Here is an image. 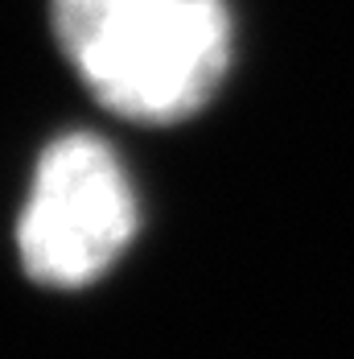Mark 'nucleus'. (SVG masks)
<instances>
[{"mask_svg": "<svg viewBox=\"0 0 354 359\" xmlns=\"http://www.w3.org/2000/svg\"><path fill=\"white\" fill-rule=\"evenodd\" d=\"M50 13L78 79L128 120L194 116L231 67L227 0H54Z\"/></svg>", "mask_w": 354, "mask_h": 359, "instance_id": "f257e3e1", "label": "nucleus"}, {"mask_svg": "<svg viewBox=\"0 0 354 359\" xmlns=\"http://www.w3.org/2000/svg\"><path fill=\"white\" fill-rule=\"evenodd\" d=\"M141 227V203L115 149L66 133L37 157L17 223L25 273L41 285H91L124 256Z\"/></svg>", "mask_w": 354, "mask_h": 359, "instance_id": "f03ea898", "label": "nucleus"}]
</instances>
